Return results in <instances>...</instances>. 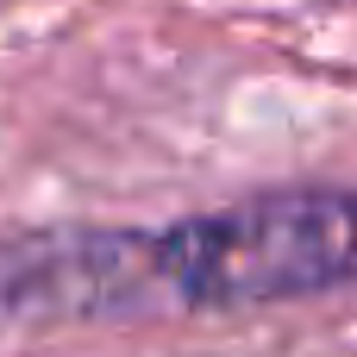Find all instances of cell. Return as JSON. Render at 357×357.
<instances>
[{
    "label": "cell",
    "instance_id": "1",
    "mask_svg": "<svg viewBox=\"0 0 357 357\" xmlns=\"http://www.w3.org/2000/svg\"><path fill=\"white\" fill-rule=\"evenodd\" d=\"M351 276L339 188L257 195L169 232H38L0 245L6 320H107L138 307H270Z\"/></svg>",
    "mask_w": 357,
    "mask_h": 357
}]
</instances>
